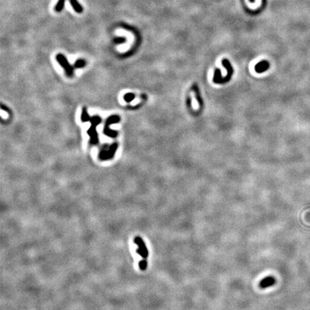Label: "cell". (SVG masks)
<instances>
[{"label": "cell", "mask_w": 310, "mask_h": 310, "mask_svg": "<svg viewBox=\"0 0 310 310\" xmlns=\"http://www.w3.org/2000/svg\"><path fill=\"white\" fill-rule=\"evenodd\" d=\"M91 122V127L90 129L88 130V134L89 135L90 137V144H93V145H96L98 144V133L96 131V127L98 124H101V118L98 116H94L93 117L91 118V119L89 121Z\"/></svg>", "instance_id": "1"}, {"label": "cell", "mask_w": 310, "mask_h": 310, "mask_svg": "<svg viewBox=\"0 0 310 310\" xmlns=\"http://www.w3.org/2000/svg\"><path fill=\"white\" fill-rule=\"evenodd\" d=\"M120 122V118L119 116L117 115H113L111 116L110 117L107 118V120L105 121V124L104 126V129H103V132L105 135L108 136V137H112V138H116L117 137V131L112 130L109 128V126H111V124H116V123H118Z\"/></svg>", "instance_id": "2"}, {"label": "cell", "mask_w": 310, "mask_h": 310, "mask_svg": "<svg viewBox=\"0 0 310 310\" xmlns=\"http://www.w3.org/2000/svg\"><path fill=\"white\" fill-rule=\"evenodd\" d=\"M117 147L118 144H116V143H114V144H112L108 149H103L102 150L100 151L99 155H98V157H99V159L101 160H107L112 159V158L114 157V155H115Z\"/></svg>", "instance_id": "3"}, {"label": "cell", "mask_w": 310, "mask_h": 310, "mask_svg": "<svg viewBox=\"0 0 310 310\" xmlns=\"http://www.w3.org/2000/svg\"><path fill=\"white\" fill-rule=\"evenodd\" d=\"M56 60L64 68L67 76L72 77L73 75V68L69 64L66 58L62 54H58L56 56Z\"/></svg>", "instance_id": "4"}, {"label": "cell", "mask_w": 310, "mask_h": 310, "mask_svg": "<svg viewBox=\"0 0 310 310\" xmlns=\"http://www.w3.org/2000/svg\"><path fill=\"white\" fill-rule=\"evenodd\" d=\"M135 243L138 246V248L137 250V252L138 254H139L142 257L143 259H145L147 260V256H148V250L145 246V243H144V241L140 237H136L135 240H134Z\"/></svg>", "instance_id": "5"}, {"label": "cell", "mask_w": 310, "mask_h": 310, "mask_svg": "<svg viewBox=\"0 0 310 310\" xmlns=\"http://www.w3.org/2000/svg\"><path fill=\"white\" fill-rule=\"evenodd\" d=\"M222 64H223V66L225 67L226 69H227L228 74H227V76H226L225 77H224V78H223L221 81H220L219 83H225V82H227V81H229L230 77H231V76H232V73H233V68H232L231 65H230V62L227 60V59H224V60L222 61Z\"/></svg>", "instance_id": "6"}, {"label": "cell", "mask_w": 310, "mask_h": 310, "mask_svg": "<svg viewBox=\"0 0 310 310\" xmlns=\"http://www.w3.org/2000/svg\"><path fill=\"white\" fill-rule=\"evenodd\" d=\"M276 281L275 279L274 278L273 276H267L266 278L263 279L261 281L260 283H259V286L261 289H266V288H268L271 286H273L274 283H275Z\"/></svg>", "instance_id": "7"}, {"label": "cell", "mask_w": 310, "mask_h": 310, "mask_svg": "<svg viewBox=\"0 0 310 310\" xmlns=\"http://www.w3.org/2000/svg\"><path fill=\"white\" fill-rule=\"evenodd\" d=\"M269 68V62L266 60H263L261 62L258 63V64L256 65L255 67V70L258 73H261V72H263L267 70Z\"/></svg>", "instance_id": "8"}, {"label": "cell", "mask_w": 310, "mask_h": 310, "mask_svg": "<svg viewBox=\"0 0 310 310\" xmlns=\"http://www.w3.org/2000/svg\"><path fill=\"white\" fill-rule=\"evenodd\" d=\"M70 4H71L72 7L73 8V10L76 11L77 13H82L83 11V6L81 5L80 4L78 3V2L77 0H70Z\"/></svg>", "instance_id": "9"}, {"label": "cell", "mask_w": 310, "mask_h": 310, "mask_svg": "<svg viewBox=\"0 0 310 310\" xmlns=\"http://www.w3.org/2000/svg\"><path fill=\"white\" fill-rule=\"evenodd\" d=\"M90 119H91V117L88 113L86 108H83L82 110V114H81V121L83 122H89Z\"/></svg>", "instance_id": "10"}, {"label": "cell", "mask_w": 310, "mask_h": 310, "mask_svg": "<svg viewBox=\"0 0 310 310\" xmlns=\"http://www.w3.org/2000/svg\"><path fill=\"white\" fill-rule=\"evenodd\" d=\"M65 3V0H58L56 6H55V10H56L57 12H60L61 11L63 10V8H64Z\"/></svg>", "instance_id": "11"}, {"label": "cell", "mask_w": 310, "mask_h": 310, "mask_svg": "<svg viewBox=\"0 0 310 310\" xmlns=\"http://www.w3.org/2000/svg\"><path fill=\"white\" fill-rule=\"evenodd\" d=\"M85 65V61L84 60H82V59H79V60H76V62L74 63V67L76 68H83Z\"/></svg>", "instance_id": "12"}, {"label": "cell", "mask_w": 310, "mask_h": 310, "mask_svg": "<svg viewBox=\"0 0 310 310\" xmlns=\"http://www.w3.org/2000/svg\"><path fill=\"white\" fill-rule=\"evenodd\" d=\"M134 98H135L134 94H133V93H129L125 94L124 96V100L126 101H127V102H131V101H133L134 99Z\"/></svg>", "instance_id": "13"}, {"label": "cell", "mask_w": 310, "mask_h": 310, "mask_svg": "<svg viewBox=\"0 0 310 310\" xmlns=\"http://www.w3.org/2000/svg\"><path fill=\"white\" fill-rule=\"evenodd\" d=\"M147 260H145V259H143V260L142 261H140V263H139V268L141 269V270H142V271H144V270L147 269Z\"/></svg>", "instance_id": "14"}, {"label": "cell", "mask_w": 310, "mask_h": 310, "mask_svg": "<svg viewBox=\"0 0 310 310\" xmlns=\"http://www.w3.org/2000/svg\"><path fill=\"white\" fill-rule=\"evenodd\" d=\"M250 2H254V0H250Z\"/></svg>", "instance_id": "15"}]
</instances>
